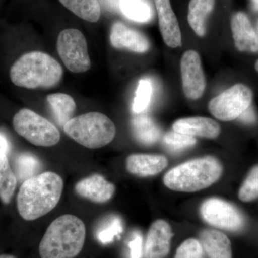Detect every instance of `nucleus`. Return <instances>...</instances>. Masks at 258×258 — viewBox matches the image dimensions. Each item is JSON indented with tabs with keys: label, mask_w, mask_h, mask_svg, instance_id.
Wrapping results in <instances>:
<instances>
[{
	"label": "nucleus",
	"mask_w": 258,
	"mask_h": 258,
	"mask_svg": "<svg viewBox=\"0 0 258 258\" xmlns=\"http://www.w3.org/2000/svg\"><path fill=\"white\" fill-rule=\"evenodd\" d=\"M254 68H255L256 71L258 72V60H257V62H256L255 66H254Z\"/></svg>",
	"instance_id": "obj_36"
},
{
	"label": "nucleus",
	"mask_w": 258,
	"mask_h": 258,
	"mask_svg": "<svg viewBox=\"0 0 258 258\" xmlns=\"http://www.w3.org/2000/svg\"><path fill=\"white\" fill-rule=\"evenodd\" d=\"M110 41L115 48L126 49L137 53H144L150 48V43L145 35L120 22L112 25Z\"/></svg>",
	"instance_id": "obj_12"
},
{
	"label": "nucleus",
	"mask_w": 258,
	"mask_h": 258,
	"mask_svg": "<svg viewBox=\"0 0 258 258\" xmlns=\"http://www.w3.org/2000/svg\"><path fill=\"white\" fill-rule=\"evenodd\" d=\"M13 125L19 135L33 145L49 147L60 142V133L57 127L28 108H23L14 115Z\"/></svg>",
	"instance_id": "obj_6"
},
{
	"label": "nucleus",
	"mask_w": 258,
	"mask_h": 258,
	"mask_svg": "<svg viewBox=\"0 0 258 258\" xmlns=\"http://www.w3.org/2000/svg\"><path fill=\"white\" fill-rule=\"evenodd\" d=\"M10 144L8 139L3 134H0V152L8 154L10 151Z\"/></svg>",
	"instance_id": "obj_33"
},
{
	"label": "nucleus",
	"mask_w": 258,
	"mask_h": 258,
	"mask_svg": "<svg viewBox=\"0 0 258 258\" xmlns=\"http://www.w3.org/2000/svg\"><path fill=\"white\" fill-rule=\"evenodd\" d=\"M215 0H191L188 10V23L200 37L206 34V23L215 8Z\"/></svg>",
	"instance_id": "obj_19"
},
{
	"label": "nucleus",
	"mask_w": 258,
	"mask_h": 258,
	"mask_svg": "<svg viewBox=\"0 0 258 258\" xmlns=\"http://www.w3.org/2000/svg\"><path fill=\"white\" fill-rule=\"evenodd\" d=\"M47 101L52 108L56 121L63 128L72 119L76 111V104L74 98L66 93H57L48 95Z\"/></svg>",
	"instance_id": "obj_21"
},
{
	"label": "nucleus",
	"mask_w": 258,
	"mask_h": 258,
	"mask_svg": "<svg viewBox=\"0 0 258 258\" xmlns=\"http://www.w3.org/2000/svg\"><path fill=\"white\" fill-rule=\"evenodd\" d=\"M152 84L149 79L139 81L135 98H134L132 110L134 113H141L147 109L152 96Z\"/></svg>",
	"instance_id": "obj_27"
},
{
	"label": "nucleus",
	"mask_w": 258,
	"mask_h": 258,
	"mask_svg": "<svg viewBox=\"0 0 258 258\" xmlns=\"http://www.w3.org/2000/svg\"><path fill=\"white\" fill-rule=\"evenodd\" d=\"M115 191L114 184L98 174L83 178L75 186L78 195L95 203H107L113 198Z\"/></svg>",
	"instance_id": "obj_14"
},
{
	"label": "nucleus",
	"mask_w": 258,
	"mask_h": 258,
	"mask_svg": "<svg viewBox=\"0 0 258 258\" xmlns=\"http://www.w3.org/2000/svg\"><path fill=\"white\" fill-rule=\"evenodd\" d=\"M120 9L127 18L137 23H148L153 17L148 0H120Z\"/></svg>",
	"instance_id": "obj_24"
},
{
	"label": "nucleus",
	"mask_w": 258,
	"mask_h": 258,
	"mask_svg": "<svg viewBox=\"0 0 258 258\" xmlns=\"http://www.w3.org/2000/svg\"><path fill=\"white\" fill-rule=\"evenodd\" d=\"M63 130L77 143L93 149L111 143L116 132L113 121L98 112H89L74 117L64 125Z\"/></svg>",
	"instance_id": "obj_5"
},
{
	"label": "nucleus",
	"mask_w": 258,
	"mask_h": 258,
	"mask_svg": "<svg viewBox=\"0 0 258 258\" xmlns=\"http://www.w3.org/2000/svg\"><path fill=\"white\" fill-rule=\"evenodd\" d=\"M64 8L79 18L96 23L101 18V10L98 0H59Z\"/></svg>",
	"instance_id": "obj_23"
},
{
	"label": "nucleus",
	"mask_w": 258,
	"mask_h": 258,
	"mask_svg": "<svg viewBox=\"0 0 258 258\" xmlns=\"http://www.w3.org/2000/svg\"><path fill=\"white\" fill-rule=\"evenodd\" d=\"M57 50L64 66L71 72L81 74L91 69L87 41L79 30L69 28L61 31L57 37Z\"/></svg>",
	"instance_id": "obj_7"
},
{
	"label": "nucleus",
	"mask_w": 258,
	"mask_h": 258,
	"mask_svg": "<svg viewBox=\"0 0 258 258\" xmlns=\"http://www.w3.org/2000/svg\"><path fill=\"white\" fill-rule=\"evenodd\" d=\"M86 229L79 217L64 215L47 227L39 245L41 258H75L85 244Z\"/></svg>",
	"instance_id": "obj_2"
},
{
	"label": "nucleus",
	"mask_w": 258,
	"mask_h": 258,
	"mask_svg": "<svg viewBox=\"0 0 258 258\" xmlns=\"http://www.w3.org/2000/svg\"><path fill=\"white\" fill-rule=\"evenodd\" d=\"M200 242L209 258H232V247L228 237L222 232L205 230L200 234Z\"/></svg>",
	"instance_id": "obj_18"
},
{
	"label": "nucleus",
	"mask_w": 258,
	"mask_h": 258,
	"mask_svg": "<svg viewBox=\"0 0 258 258\" xmlns=\"http://www.w3.org/2000/svg\"><path fill=\"white\" fill-rule=\"evenodd\" d=\"M159 18V28L167 46L176 48L182 43L181 30L170 0H154Z\"/></svg>",
	"instance_id": "obj_13"
},
{
	"label": "nucleus",
	"mask_w": 258,
	"mask_h": 258,
	"mask_svg": "<svg viewBox=\"0 0 258 258\" xmlns=\"http://www.w3.org/2000/svg\"><path fill=\"white\" fill-rule=\"evenodd\" d=\"M62 190V177L52 171L41 173L25 180L17 197L19 214L27 221L43 217L57 206Z\"/></svg>",
	"instance_id": "obj_1"
},
{
	"label": "nucleus",
	"mask_w": 258,
	"mask_h": 258,
	"mask_svg": "<svg viewBox=\"0 0 258 258\" xmlns=\"http://www.w3.org/2000/svg\"><path fill=\"white\" fill-rule=\"evenodd\" d=\"M40 161L35 156L30 154H22L15 160V170L17 179L20 181H25L32 176L37 175L40 170Z\"/></svg>",
	"instance_id": "obj_25"
},
{
	"label": "nucleus",
	"mask_w": 258,
	"mask_h": 258,
	"mask_svg": "<svg viewBox=\"0 0 258 258\" xmlns=\"http://www.w3.org/2000/svg\"><path fill=\"white\" fill-rule=\"evenodd\" d=\"M200 214L205 222L217 228L237 232L244 225L243 215L238 209L220 198L205 200L200 207Z\"/></svg>",
	"instance_id": "obj_9"
},
{
	"label": "nucleus",
	"mask_w": 258,
	"mask_h": 258,
	"mask_svg": "<svg viewBox=\"0 0 258 258\" xmlns=\"http://www.w3.org/2000/svg\"><path fill=\"white\" fill-rule=\"evenodd\" d=\"M222 173V166L216 158H198L168 171L164 176V183L173 191L195 192L215 184Z\"/></svg>",
	"instance_id": "obj_4"
},
{
	"label": "nucleus",
	"mask_w": 258,
	"mask_h": 258,
	"mask_svg": "<svg viewBox=\"0 0 258 258\" xmlns=\"http://www.w3.org/2000/svg\"><path fill=\"white\" fill-rule=\"evenodd\" d=\"M173 131L191 137L215 139L220 135V125L206 117H189L174 122Z\"/></svg>",
	"instance_id": "obj_17"
},
{
	"label": "nucleus",
	"mask_w": 258,
	"mask_h": 258,
	"mask_svg": "<svg viewBox=\"0 0 258 258\" xmlns=\"http://www.w3.org/2000/svg\"><path fill=\"white\" fill-rule=\"evenodd\" d=\"M242 202H251L258 198V166L249 171L238 193Z\"/></svg>",
	"instance_id": "obj_28"
},
{
	"label": "nucleus",
	"mask_w": 258,
	"mask_h": 258,
	"mask_svg": "<svg viewBox=\"0 0 258 258\" xmlns=\"http://www.w3.org/2000/svg\"><path fill=\"white\" fill-rule=\"evenodd\" d=\"M167 165L168 160L165 157L154 154H131L125 161L127 171L142 177L157 175Z\"/></svg>",
	"instance_id": "obj_16"
},
{
	"label": "nucleus",
	"mask_w": 258,
	"mask_h": 258,
	"mask_svg": "<svg viewBox=\"0 0 258 258\" xmlns=\"http://www.w3.org/2000/svg\"><path fill=\"white\" fill-rule=\"evenodd\" d=\"M163 142L171 152L177 153L194 147L197 143V140L191 136L173 131L164 136Z\"/></svg>",
	"instance_id": "obj_26"
},
{
	"label": "nucleus",
	"mask_w": 258,
	"mask_h": 258,
	"mask_svg": "<svg viewBox=\"0 0 258 258\" xmlns=\"http://www.w3.org/2000/svg\"><path fill=\"white\" fill-rule=\"evenodd\" d=\"M132 125L136 139L144 145H152L161 138V128L147 115L134 117Z\"/></svg>",
	"instance_id": "obj_20"
},
{
	"label": "nucleus",
	"mask_w": 258,
	"mask_h": 258,
	"mask_svg": "<svg viewBox=\"0 0 258 258\" xmlns=\"http://www.w3.org/2000/svg\"><path fill=\"white\" fill-rule=\"evenodd\" d=\"M183 91L186 98L197 100L203 96L206 80L200 55L196 51L185 52L181 60Z\"/></svg>",
	"instance_id": "obj_10"
},
{
	"label": "nucleus",
	"mask_w": 258,
	"mask_h": 258,
	"mask_svg": "<svg viewBox=\"0 0 258 258\" xmlns=\"http://www.w3.org/2000/svg\"><path fill=\"white\" fill-rule=\"evenodd\" d=\"M18 179L12 169L8 156L0 152V200L5 205H9L14 196Z\"/></svg>",
	"instance_id": "obj_22"
},
{
	"label": "nucleus",
	"mask_w": 258,
	"mask_h": 258,
	"mask_svg": "<svg viewBox=\"0 0 258 258\" xmlns=\"http://www.w3.org/2000/svg\"><path fill=\"white\" fill-rule=\"evenodd\" d=\"M143 241L140 234H137L133 239V240L129 242V248H130L131 257L142 258L143 254Z\"/></svg>",
	"instance_id": "obj_31"
},
{
	"label": "nucleus",
	"mask_w": 258,
	"mask_h": 258,
	"mask_svg": "<svg viewBox=\"0 0 258 258\" xmlns=\"http://www.w3.org/2000/svg\"><path fill=\"white\" fill-rule=\"evenodd\" d=\"M173 237L170 225L162 220L154 222L149 228L144 246V257L166 258L170 252Z\"/></svg>",
	"instance_id": "obj_11"
},
{
	"label": "nucleus",
	"mask_w": 258,
	"mask_h": 258,
	"mask_svg": "<svg viewBox=\"0 0 258 258\" xmlns=\"http://www.w3.org/2000/svg\"><path fill=\"white\" fill-rule=\"evenodd\" d=\"M252 8L258 11V0H250Z\"/></svg>",
	"instance_id": "obj_34"
},
{
	"label": "nucleus",
	"mask_w": 258,
	"mask_h": 258,
	"mask_svg": "<svg viewBox=\"0 0 258 258\" xmlns=\"http://www.w3.org/2000/svg\"><path fill=\"white\" fill-rule=\"evenodd\" d=\"M123 232V225L121 220L118 217H114L104 229L98 233V240L103 244H108L113 242L115 237H118Z\"/></svg>",
	"instance_id": "obj_30"
},
{
	"label": "nucleus",
	"mask_w": 258,
	"mask_h": 258,
	"mask_svg": "<svg viewBox=\"0 0 258 258\" xmlns=\"http://www.w3.org/2000/svg\"><path fill=\"white\" fill-rule=\"evenodd\" d=\"M174 258H205L200 241L195 238L185 240L176 249Z\"/></svg>",
	"instance_id": "obj_29"
},
{
	"label": "nucleus",
	"mask_w": 258,
	"mask_h": 258,
	"mask_svg": "<svg viewBox=\"0 0 258 258\" xmlns=\"http://www.w3.org/2000/svg\"><path fill=\"white\" fill-rule=\"evenodd\" d=\"M237 118H239L240 121L243 122L244 123H248V124L254 123L257 120L253 108L251 106L247 108Z\"/></svg>",
	"instance_id": "obj_32"
},
{
	"label": "nucleus",
	"mask_w": 258,
	"mask_h": 258,
	"mask_svg": "<svg viewBox=\"0 0 258 258\" xmlns=\"http://www.w3.org/2000/svg\"><path fill=\"white\" fill-rule=\"evenodd\" d=\"M231 29L236 48L240 52H258V36L245 13L238 12L232 16Z\"/></svg>",
	"instance_id": "obj_15"
},
{
	"label": "nucleus",
	"mask_w": 258,
	"mask_h": 258,
	"mask_svg": "<svg viewBox=\"0 0 258 258\" xmlns=\"http://www.w3.org/2000/svg\"><path fill=\"white\" fill-rule=\"evenodd\" d=\"M63 76L61 64L52 56L40 51L27 52L15 61L10 70L12 82L18 87L51 88Z\"/></svg>",
	"instance_id": "obj_3"
},
{
	"label": "nucleus",
	"mask_w": 258,
	"mask_h": 258,
	"mask_svg": "<svg viewBox=\"0 0 258 258\" xmlns=\"http://www.w3.org/2000/svg\"><path fill=\"white\" fill-rule=\"evenodd\" d=\"M0 258H18L13 254H3L0 255Z\"/></svg>",
	"instance_id": "obj_35"
},
{
	"label": "nucleus",
	"mask_w": 258,
	"mask_h": 258,
	"mask_svg": "<svg viewBox=\"0 0 258 258\" xmlns=\"http://www.w3.org/2000/svg\"><path fill=\"white\" fill-rule=\"evenodd\" d=\"M252 100L250 88L244 84H236L212 98L208 108L217 119L230 121L238 118L248 108Z\"/></svg>",
	"instance_id": "obj_8"
}]
</instances>
